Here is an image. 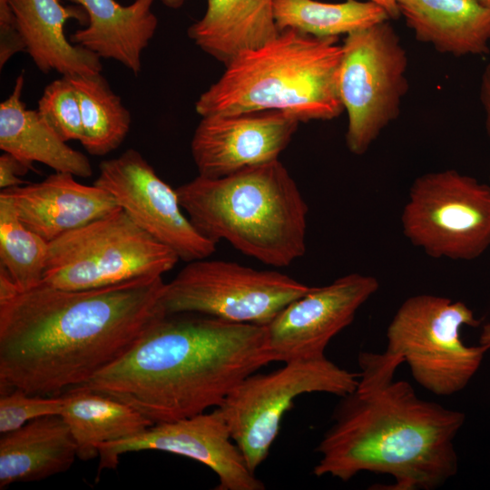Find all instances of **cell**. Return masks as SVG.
Wrapping results in <instances>:
<instances>
[{
	"label": "cell",
	"instance_id": "6da1fadb",
	"mask_svg": "<svg viewBox=\"0 0 490 490\" xmlns=\"http://www.w3.org/2000/svg\"><path fill=\"white\" fill-rule=\"evenodd\" d=\"M162 276L20 290L0 268V387L57 397L87 383L166 315Z\"/></svg>",
	"mask_w": 490,
	"mask_h": 490
},
{
	"label": "cell",
	"instance_id": "7a4b0ae2",
	"mask_svg": "<svg viewBox=\"0 0 490 490\" xmlns=\"http://www.w3.org/2000/svg\"><path fill=\"white\" fill-rule=\"evenodd\" d=\"M401 363L386 352L359 355L360 380L343 397L317 447L314 475L348 481L371 472L393 477L381 489L433 490L457 473L454 439L465 414L418 397L407 381L393 380Z\"/></svg>",
	"mask_w": 490,
	"mask_h": 490
},
{
	"label": "cell",
	"instance_id": "3957f363",
	"mask_svg": "<svg viewBox=\"0 0 490 490\" xmlns=\"http://www.w3.org/2000/svg\"><path fill=\"white\" fill-rule=\"evenodd\" d=\"M272 361L265 326L166 314L82 386L158 424L220 407L240 381Z\"/></svg>",
	"mask_w": 490,
	"mask_h": 490
},
{
	"label": "cell",
	"instance_id": "277c9868",
	"mask_svg": "<svg viewBox=\"0 0 490 490\" xmlns=\"http://www.w3.org/2000/svg\"><path fill=\"white\" fill-rule=\"evenodd\" d=\"M198 231L264 264L288 267L304 255L308 205L278 160L220 178L198 175L176 188Z\"/></svg>",
	"mask_w": 490,
	"mask_h": 490
},
{
	"label": "cell",
	"instance_id": "5b68a950",
	"mask_svg": "<svg viewBox=\"0 0 490 490\" xmlns=\"http://www.w3.org/2000/svg\"><path fill=\"white\" fill-rule=\"evenodd\" d=\"M342 45L293 29L239 54L195 103L201 116L275 110L300 122L329 121L344 111L338 87Z\"/></svg>",
	"mask_w": 490,
	"mask_h": 490
},
{
	"label": "cell",
	"instance_id": "8992f818",
	"mask_svg": "<svg viewBox=\"0 0 490 490\" xmlns=\"http://www.w3.org/2000/svg\"><path fill=\"white\" fill-rule=\"evenodd\" d=\"M179 260L120 209L49 242L43 283L95 289L162 276Z\"/></svg>",
	"mask_w": 490,
	"mask_h": 490
},
{
	"label": "cell",
	"instance_id": "52a82bcc",
	"mask_svg": "<svg viewBox=\"0 0 490 490\" xmlns=\"http://www.w3.org/2000/svg\"><path fill=\"white\" fill-rule=\"evenodd\" d=\"M462 301L418 294L397 309L387 329V355L407 362L415 380L437 396L464 389L478 370L489 347H468L460 338L464 326L477 327Z\"/></svg>",
	"mask_w": 490,
	"mask_h": 490
},
{
	"label": "cell",
	"instance_id": "ba28073f",
	"mask_svg": "<svg viewBox=\"0 0 490 490\" xmlns=\"http://www.w3.org/2000/svg\"><path fill=\"white\" fill-rule=\"evenodd\" d=\"M341 45L338 87L348 113L346 145L362 155L400 113L408 59L388 21L348 34Z\"/></svg>",
	"mask_w": 490,
	"mask_h": 490
},
{
	"label": "cell",
	"instance_id": "9c48e42d",
	"mask_svg": "<svg viewBox=\"0 0 490 490\" xmlns=\"http://www.w3.org/2000/svg\"><path fill=\"white\" fill-rule=\"evenodd\" d=\"M401 227L433 259L475 260L490 247V185L451 169L422 174L409 188Z\"/></svg>",
	"mask_w": 490,
	"mask_h": 490
},
{
	"label": "cell",
	"instance_id": "30bf717a",
	"mask_svg": "<svg viewBox=\"0 0 490 490\" xmlns=\"http://www.w3.org/2000/svg\"><path fill=\"white\" fill-rule=\"evenodd\" d=\"M358 377L326 357L289 361L275 371L248 376L218 407L232 440L255 473L267 458L282 417L297 397L323 392L343 397L357 388Z\"/></svg>",
	"mask_w": 490,
	"mask_h": 490
},
{
	"label": "cell",
	"instance_id": "8fae6325",
	"mask_svg": "<svg viewBox=\"0 0 490 490\" xmlns=\"http://www.w3.org/2000/svg\"><path fill=\"white\" fill-rule=\"evenodd\" d=\"M312 288L279 271L204 258L188 262L165 283L162 304L166 314L198 313L267 326Z\"/></svg>",
	"mask_w": 490,
	"mask_h": 490
},
{
	"label": "cell",
	"instance_id": "7c38bea8",
	"mask_svg": "<svg viewBox=\"0 0 490 490\" xmlns=\"http://www.w3.org/2000/svg\"><path fill=\"white\" fill-rule=\"evenodd\" d=\"M94 185L110 192L144 231L191 262L209 258L216 243L201 235L183 211L176 189L134 149L103 161Z\"/></svg>",
	"mask_w": 490,
	"mask_h": 490
},
{
	"label": "cell",
	"instance_id": "4fadbf2b",
	"mask_svg": "<svg viewBox=\"0 0 490 490\" xmlns=\"http://www.w3.org/2000/svg\"><path fill=\"white\" fill-rule=\"evenodd\" d=\"M144 450L169 452L205 465L218 475V490L265 489L232 440L219 407L209 413L154 424L135 436L100 445L98 473L115 468L123 454Z\"/></svg>",
	"mask_w": 490,
	"mask_h": 490
},
{
	"label": "cell",
	"instance_id": "5bb4252c",
	"mask_svg": "<svg viewBox=\"0 0 490 490\" xmlns=\"http://www.w3.org/2000/svg\"><path fill=\"white\" fill-rule=\"evenodd\" d=\"M378 289L375 277L355 272L324 287H313L291 301L265 326L273 361L326 357L332 338L351 324L359 308Z\"/></svg>",
	"mask_w": 490,
	"mask_h": 490
},
{
	"label": "cell",
	"instance_id": "9a60e30c",
	"mask_svg": "<svg viewBox=\"0 0 490 490\" xmlns=\"http://www.w3.org/2000/svg\"><path fill=\"white\" fill-rule=\"evenodd\" d=\"M299 123L275 110L201 116L191 142L199 175L220 178L278 160Z\"/></svg>",
	"mask_w": 490,
	"mask_h": 490
},
{
	"label": "cell",
	"instance_id": "2e32d148",
	"mask_svg": "<svg viewBox=\"0 0 490 490\" xmlns=\"http://www.w3.org/2000/svg\"><path fill=\"white\" fill-rule=\"evenodd\" d=\"M1 193L11 200L20 220L47 242L121 209L110 192L68 172H54Z\"/></svg>",
	"mask_w": 490,
	"mask_h": 490
},
{
	"label": "cell",
	"instance_id": "e0dca14e",
	"mask_svg": "<svg viewBox=\"0 0 490 490\" xmlns=\"http://www.w3.org/2000/svg\"><path fill=\"white\" fill-rule=\"evenodd\" d=\"M17 29L36 67L62 76L101 73V58L84 47L73 44L64 34L71 19L87 25L85 10L78 5H63L60 0H10Z\"/></svg>",
	"mask_w": 490,
	"mask_h": 490
},
{
	"label": "cell",
	"instance_id": "ac0fdd59",
	"mask_svg": "<svg viewBox=\"0 0 490 490\" xmlns=\"http://www.w3.org/2000/svg\"><path fill=\"white\" fill-rule=\"evenodd\" d=\"M66 1L81 5L88 16L87 25L70 35L73 44L115 60L134 74L141 72L142 54L158 26L154 0H134L129 5L115 0Z\"/></svg>",
	"mask_w": 490,
	"mask_h": 490
},
{
	"label": "cell",
	"instance_id": "d6986e66",
	"mask_svg": "<svg viewBox=\"0 0 490 490\" xmlns=\"http://www.w3.org/2000/svg\"><path fill=\"white\" fill-rule=\"evenodd\" d=\"M417 41L454 56L490 52V7L478 0H398Z\"/></svg>",
	"mask_w": 490,
	"mask_h": 490
},
{
	"label": "cell",
	"instance_id": "ffe728a7",
	"mask_svg": "<svg viewBox=\"0 0 490 490\" xmlns=\"http://www.w3.org/2000/svg\"><path fill=\"white\" fill-rule=\"evenodd\" d=\"M77 456L72 433L61 416L40 417L2 434L0 488L34 482L67 471Z\"/></svg>",
	"mask_w": 490,
	"mask_h": 490
},
{
	"label": "cell",
	"instance_id": "44dd1931",
	"mask_svg": "<svg viewBox=\"0 0 490 490\" xmlns=\"http://www.w3.org/2000/svg\"><path fill=\"white\" fill-rule=\"evenodd\" d=\"M279 32L274 0H206L203 16L187 33L200 49L226 65L239 54L275 39Z\"/></svg>",
	"mask_w": 490,
	"mask_h": 490
},
{
	"label": "cell",
	"instance_id": "7402d4cb",
	"mask_svg": "<svg viewBox=\"0 0 490 490\" xmlns=\"http://www.w3.org/2000/svg\"><path fill=\"white\" fill-rule=\"evenodd\" d=\"M24 85L22 73L15 80L12 93L0 103V149L32 168L34 162H40L54 172L81 178L92 176L89 159L70 147L37 110L26 108L21 100Z\"/></svg>",
	"mask_w": 490,
	"mask_h": 490
},
{
	"label": "cell",
	"instance_id": "603a6c76",
	"mask_svg": "<svg viewBox=\"0 0 490 490\" xmlns=\"http://www.w3.org/2000/svg\"><path fill=\"white\" fill-rule=\"evenodd\" d=\"M61 396L60 416L75 441L78 458L83 461L97 457L100 445L135 436L154 425L131 406L83 386Z\"/></svg>",
	"mask_w": 490,
	"mask_h": 490
},
{
	"label": "cell",
	"instance_id": "cb8c5ba5",
	"mask_svg": "<svg viewBox=\"0 0 490 490\" xmlns=\"http://www.w3.org/2000/svg\"><path fill=\"white\" fill-rule=\"evenodd\" d=\"M78 96L85 151L103 156L116 150L126 138L131 126V113L121 98L101 74L66 76Z\"/></svg>",
	"mask_w": 490,
	"mask_h": 490
},
{
	"label": "cell",
	"instance_id": "d4e9b609",
	"mask_svg": "<svg viewBox=\"0 0 490 490\" xmlns=\"http://www.w3.org/2000/svg\"><path fill=\"white\" fill-rule=\"evenodd\" d=\"M274 15L279 31L293 29L319 38L338 37L389 19L378 5L358 0H274Z\"/></svg>",
	"mask_w": 490,
	"mask_h": 490
},
{
	"label": "cell",
	"instance_id": "484cf974",
	"mask_svg": "<svg viewBox=\"0 0 490 490\" xmlns=\"http://www.w3.org/2000/svg\"><path fill=\"white\" fill-rule=\"evenodd\" d=\"M49 242L18 218L11 200L0 193V268L20 290L43 282Z\"/></svg>",
	"mask_w": 490,
	"mask_h": 490
},
{
	"label": "cell",
	"instance_id": "4316f807",
	"mask_svg": "<svg viewBox=\"0 0 490 490\" xmlns=\"http://www.w3.org/2000/svg\"><path fill=\"white\" fill-rule=\"evenodd\" d=\"M37 112L64 141H81V109L75 89L66 76L51 82L38 101Z\"/></svg>",
	"mask_w": 490,
	"mask_h": 490
},
{
	"label": "cell",
	"instance_id": "83f0119b",
	"mask_svg": "<svg viewBox=\"0 0 490 490\" xmlns=\"http://www.w3.org/2000/svg\"><path fill=\"white\" fill-rule=\"evenodd\" d=\"M62 396L44 397L29 394L21 389L2 393L0 397V433L14 431L34 419L60 416Z\"/></svg>",
	"mask_w": 490,
	"mask_h": 490
},
{
	"label": "cell",
	"instance_id": "f1b7e54d",
	"mask_svg": "<svg viewBox=\"0 0 490 490\" xmlns=\"http://www.w3.org/2000/svg\"><path fill=\"white\" fill-rule=\"evenodd\" d=\"M25 52L10 0H0V68L15 54Z\"/></svg>",
	"mask_w": 490,
	"mask_h": 490
},
{
	"label": "cell",
	"instance_id": "f546056e",
	"mask_svg": "<svg viewBox=\"0 0 490 490\" xmlns=\"http://www.w3.org/2000/svg\"><path fill=\"white\" fill-rule=\"evenodd\" d=\"M34 168L26 165L14 155L4 152L0 156V188L1 190L20 186L24 181L20 178Z\"/></svg>",
	"mask_w": 490,
	"mask_h": 490
},
{
	"label": "cell",
	"instance_id": "4dcf8cb0",
	"mask_svg": "<svg viewBox=\"0 0 490 490\" xmlns=\"http://www.w3.org/2000/svg\"><path fill=\"white\" fill-rule=\"evenodd\" d=\"M479 98L485 113L486 133L490 141V64L485 66L481 77Z\"/></svg>",
	"mask_w": 490,
	"mask_h": 490
},
{
	"label": "cell",
	"instance_id": "1f68e13d",
	"mask_svg": "<svg viewBox=\"0 0 490 490\" xmlns=\"http://www.w3.org/2000/svg\"><path fill=\"white\" fill-rule=\"evenodd\" d=\"M381 7L388 15L389 19H397L401 15L398 7V0H368Z\"/></svg>",
	"mask_w": 490,
	"mask_h": 490
},
{
	"label": "cell",
	"instance_id": "d6a6232c",
	"mask_svg": "<svg viewBox=\"0 0 490 490\" xmlns=\"http://www.w3.org/2000/svg\"><path fill=\"white\" fill-rule=\"evenodd\" d=\"M479 344L490 348V322L483 326L479 337Z\"/></svg>",
	"mask_w": 490,
	"mask_h": 490
},
{
	"label": "cell",
	"instance_id": "836d02e7",
	"mask_svg": "<svg viewBox=\"0 0 490 490\" xmlns=\"http://www.w3.org/2000/svg\"><path fill=\"white\" fill-rule=\"evenodd\" d=\"M160 1L169 8L178 9L185 3L186 0H160Z\"/></svg>",
	"mask_w": 490,
	"mask_h": 490
},
{
	"label": "cell",
	"instance_id": "e575fe53",
	"mask_svg": "<svg viewBox=\"0 0 490 490\" xmlns=\"http://www.w3.org/2000/svg\"><path fill=\"white\" fill-rule=\"evenodd\" d=\"M483 5L490 7V0H478Z\"/></svg>",
	"mask_w": 490,
	"mask_h": 490
}]
</instances>
